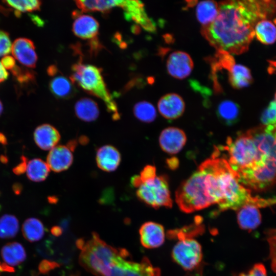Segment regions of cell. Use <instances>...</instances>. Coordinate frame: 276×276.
<instances>
[{"instance_id":"obj_1","label":"cell","mask_w":276,"mask_h":276,"mask_svg":"<svg viewBox=\"0 0 276 276\" xmlns=\"http://www.w3.org/2000/svg\"><path fill=\"white\" fill-rule=\"evenodd\" d=\"M275 12L274 1L221 2L216 18L210 25L202 27L201 32L217 51L240 54L248 49L257 23Z\"/></svg>"},{"instance_id":"obj_2","label":"cell","mask_w":276,"mask_h":276,"mask_svg":"<svg viewBox=\"0 0 276 276\" xmlns=\"http://www.w3.org/2000/svg\"><path fill=\"white\" fill-rule=\"evenodd\" d=\"M248 130L255 144L252 164L236 173L243 186L265 191L276 183V125H262Z\"/></svg>"},{"instance_id":"obj_3","label":"cell","mask_w":276,"mask_h":276,"mask_svg":"<svg viewBox=\"0 0 276 276\" xmlns=\"http://www.w3.org/2000/svg\"><path fill=\"white\" fill-rule=\"evenodd\" d=\"M77 246L81 249L79 256L81 265L97 276H105L117 258L128 252L108 245L96 233H93L91 238L86 242L79 240Z\"/></svg>"},{"instance_id":"obj_4","label":"cell","mask_w":276,"mask_h":276,"mask_svg":"<svg viewBox=\"0 0 276 276\" xmlns=\"http://www.w3.org/2000/svg\"><path fill=\"white\" fill-rule=\"evenodd\" d=\"M70 80L87 93L103 101L112 118L117 120L120 113L117 105L110 95L104 81L102 70L95 65L84 64L81 61L72 67Z\"/></svg>"},{"instance_id":"obj_5","label":"cell","mask_w":276,"mask_h":276,"mask_svg":"<svg viewBox=\"0 0 276 276\" xmlns=\"http://www.w3.org/2000/svg\"><path fill=\"white\" fill-rule=\"evenodd\" d=\"M175 200L180 210L186 213L201 210L213 204L208 193L205 171L201 165L180 185L175 193Z\"/></svg>"},{"instance_id":"obj_6","label":"cell","mask_w":276,"mask_h":276,"mask_svg":"<svg viewBox=\"0 0 276 276\" xmlns=\"http://www.w3.org/2000/svg\"><path fill=\"white\" fill-rule=\"evenodd\" d=\"M136 195L141 201L154 209L171 208L172 206L168 179L166 175L156 176L142 183L137 188Z\"/></svg>"},{"instance_id":"obj_7","label":"cell","mask_w":276,"mask_h":276,"mask_svg":"<svg viewBox=\"0 0 276 276\" xmlns=\"http://www.w3.org/2000/svg\"><path fill=\"white\" fill-rule=\"evenodd\" d=\"M171 255L173 260L188 271L196 270L202 262L201 246L194 238L178 239L172 248Z\"/></svg>"},{"instance_id":"obj_8","label":"cell","mask_w":276,"mask_h":276,"mask_svg":"<svg viewBox=\"0 0 276 276\" xmlns=\"http://www.w3.org/2000/svg\"><path fill=\"white\" fill-rule=\"evenodd\" d=\"M128 252L118 257L105 276H160L159 268L144 257L140 263L126 261Z\"/></svg>"},{"instance_id":"obj_9","label":"cell","mask_w":276,"mask_h":276,"mask_svg":"<svg viewBox=\"0 0 276 276\" xmlns=\"http://www.w3.org/2000/svg\"><path fill=\"white\" fill-rule=\"evenodd\" d=\"M118 6L124 11V15L128 20H133L148 31L155 30L154 22L147 16L143 4L138 1H118Z\"/></svg>"},{"instance_id":"obj_10","label":"cell","mask_w":276,"mask_h":276,"mask_svg":"<svg viewBox=\"0 0 276 276\" xmlns=\"http://www.w3.org/2000/svg\"><path fill=\"white\" fill-rule=\"evenodd\" d=\"M166 65L168 72L172 77L182 79L191 74L193 67V62L188 54L178 51L170 54Z\"/></svg>"},{"instance_id":"obj_11","label":"cell","mask_w":276,"mask_h":276,"mask_svg":"<svg viewBox=\"0 0 276 276\" xmlns=\"http://www.w3.org/2000/svg\"><path fill=\"white\" fill-rule=\"evenodd\" d=\"M187 141L184 131L177 127H170L160 133L159 143L161 149L171 154H176L183 147Z\"/></svg>"},{"instance_id":"obj_12","label":"cell","mask_w":276,"mask_h":276,"mask_svg":"<svg viewBox=\"0 0 276 276\" xmlns=\"http://www.w3.org/2000/svg\"><path fill=\"white\" fill-rule=\"evenodd\" d=\"M14 57L23 65L30 68L36 66L37 55L33 42L26 38H18L11 46Z\"/></svg>"},{"instance_id":"obj_13","label":"cell","mask_w":276,"mask_h":276,"mask_svg":"<svg viewBox=\"0 0 276 276\" xmlns=\"http://www.w3.org/2000/svg\"><path fill=\"white\" fill-rule=\"evenodd\" d=\"M140 241L146 248L152 249L163 245L165 239L163 226L158 223L148 221L144 223L139 230Z\"/></svg>"},{"instance_id":"obj_14","label":"cell","mask_w":276,"mask_h":276,"mask_svg":"<svg viewBox=\"0 0 276 276\" xmlns=\"http://www.w3.org/2000/svg\"><path fill=\"white\" fill-rule=\"evenodd\" d=\"M75 20L72 30L74 34L83 39H90V41L98 39L99 23L93 16L81 15L74 12Z\"/></svg>"},{"instance_id":"obj_15","label":"cell","mask_w":276,"mask_h":276,"mask_svg":"<svg viewBox=\"0 0 276 276\" xmlns=\"http://www.w3.org/2000/svg\"><path fill=\"white\" fill-rule=\"evenodd\" d=\"M72 150L67 145H58L50 150L47 162L50 169L55 172L68 169L73 162Z\"/></svg>"},{"instance_id":"obj_16","label":"cell","mask_w":276,"mask_h":276,"mask_svg":"<svg viewBox=\"0 0 276 276\" xmlns=\"http://www.w3.org/2000/svg\"><path fill=\"white\" fill-rule=\"evenodd\" d=\"M157 107L159 113L164 118L173 120L180 117L183 114L185 104L179 95L171 93L163 96L159 100Z\"/></svg>"},{"instance_id":"obj_17","label":"cell","mask_w":276,"mask_h":276,"mask_svg":"<svg viewBox=\"0 0 276 276\" xmlns=\"http://www.w3.org/2000/svg\"><path fill=\"white\" fill-rule=\"evenodd\" d=\"M96 160L98 167L105 172L114 171L121 161V155L114 146L106 145L100 147L96 152Z\"/></svg>"},{"instance_id":"obj_18","label":"cell","mask_w":276,"mask_h":276,"mask_svg":"<svg viewBox=\"0 0 276 276\" xmlns=\"http://www.w3.org/2000/svg\"><path fill=\"white\" fill-rule=\"evenodd\" d=\"M58 130L49 124L37 126L34 132V140L36 145L43 150H51L60 140Z\"/></svg>"},{"instance_id":"obj_19","label":"cell","mask_w":276,"mask_h":276,"mask_svg":"<svg viewBox=\"0 0 276 276\" xmlns=\"http://www.w3.org/2000/svg\"><path fill=\"white\" fill-rule=\"evenodd\" d=\"M237 212V222L240 228L250 232L260 225L262 216L257 206L251 204H245Z\"/></svg>"},{"instance_id":"obj_20","label":"cell","mask_w":276,"mask_h":276,"mask_svg":"<svg viewBox=\"0 0 276 276\" xmlns=\"http://www.w3.org/2000/svg\"><path fill=\"white\" fill-rule=\"evenodd\" d=\"M1 255L5 263L11 267L20 264L27 257L24 247L17 242L5 244L1 249Z\"/></svg>"},{"instance_id":"obj_21","label":"cell","mask_w":276,"mask_h":276,"mask_svg":"<svg viewBox=\"0 0 276 276\" xmlns=\"http://www.w3.org/2000/svg\"><path fill=\"white\" fill-rule=\"evenodd\" d=\"M75 112L79 119L87 122L95 121L99 115L97 104L88 98L80 99L76 103Z\"/></svg>"},{"instance_id":"obj_22","label":"cell","mask_w":276,"mask_h":276,"mask_svg":"<svg viewBox=\"0 0 276 276\" xmlns=\"http://www.w3.org/2000/svg\"><path fill=\"white\" fill-rule=\"evenodd\" d=\"M239 115V106L232 101L224 100L217 107V116L220 121L226 125L231 126L236 123Z\"/></svg>"},{"instance_id":"obj_23","label":"cell","mask_w":276,"mask_h":276,"mask_svg":"<svg viewBox=\"0 0 276 276\" xmlns=\"http://www.w3.org/2000/svg\"><path fill=\"white\" fill-rule=\"evenodd\" d=\"M49 88L52 94L60 99H69L76 93L74 83L63 76L53 78L50 82Z\"/></svg>"},{"instance_id":"obj_24","label":"cell","mask_w":276,"mask_h":276,"mask_svg":"<svg viewBox=\"0 0 276 276\" xmlns=\"http://www.w3.org/2000/svg\"><path fill=\"white\" fill-rule=\"evenodd\" d=\"M228 80L234 88L240 89L249 85L252 78L249 68L243 65L235 64L228 72Z\"/></svg>"},{"instance_id":"obj_25","label":"cell","mask_w":276,"mask_h":276,"mask_svg":"<svg viewBox=\"0 0 276 276\" xmlns=\"http://www.w3.org/2000/svg\"><path fill=\"white\" fill-rule=\"evenodd\" d=\"M218 13V4L213 1H204L197 4L196 17L202 27L206 26L216 18Z\"/></svg>"},{"instance_id":"obj_26","label":"cell","mask_w":276,"mask_h":276,"mask_svg":"<svg viewBox=\"0 0 276 276\" xmlns=\"http://www.w3.org/2000/svg\"><path fill=\"white\" fill-rule=\"evenodd\" d=\"M24 237L30 242L38 241L45 234V227L42 222L36 218L27 219L22 225Z\"/></svg>"},{"instance_id":"obj_27","label":"cell","mask_w":276,"mask_h":276,"mask_svg":"<svg viewBox=\"0 0 276 276\" xmlns=\"http://www.w3.org/2000/svg\"><path fill=\"white\" fill-rule=\"evenodd\" d=\"M50 168L47 163L40 158H34L27 164L26 169L28 179L34 182L44 180L49 175Z\"/></svg>"},{"instance_id":"obj_28","label":"cell","mask_w":276,"mask_h":276,"mask_svg":"<svg viewBox=\"0 0 276 276\" xmlns=\"http://www.w3.org/2000/svg\"><path fill=\"white\" fill-rule=\"evenodd\" d=\"M254 32L255 36L263 44H270L276 41V27L270 20L263 19L258 21Z\"/></svg>"},{"instance_id":"obj_29","label":"cell","mask_w":276,"mask_h":276,"mask_svg":"<svg viewBox=\"0 0 276 276\" xmlns=\"http://www.w3.org/2000/svg\"><path fill=\"white\" fill-rule=\"evenodd\" d=\"M78 8L82 12H100L107 13L113 7H117V0L76 1Z\"/></svg>"},{"instance_id":"obj_30","label":"cell","mask_w":276,"mask_h":276,"mask_svg":"<svg viewBox=\"0 0 276 276\" xmlns=\"http://www.w3.org/2000/svg\"><path fill=\"white\" fill-rule=\"evenodd\" d=\"M19 231L17 218L11 214H5L0 217V238L11 239L15 237Z\"/></svg>"},{"instance_id":"obj_31","label":"cell","mask_w":276,"mask_h":276,"mask_svg":"<svg viewBox=\"0 0 276 276\" xmlns=\"http://www.w3.org/2000/svg\"><path fill=\"white\" fill-rule=\"evenodd\" d=\"M133 110L135 117L144 123H151L156 117V109L149 102L141 101L136 103Z\"/></svg>"},{"instance_id":"obj_32","label":"cell","mask_w":276,"mask_h":276,"mask_svg":"<svg viewBox=\"0 0 276 276\" xmlns=\"http://www.w3.org/2000/svg\"><path fill=\"white\" fill-rule=\"evenodd\" d=\"M196 222L181 228L170 230L168 236L171 239L178 240L182 238H194L203 232V226L201 224L200 218Z\"/></svg>"},{"instance_id":"obj_33","label":"cell","mask_w":276,"mask_h":276,"mask_svg":"<svg viewBox=\"0 0 276 276\" xmlns=\"http://www.w3.org/2000/svg\"><path fill=\"white\" fill-rule=\"evenodd\" d=\"M3 2L15 10L16 16L19 15L22 12L39 10L41 5V2L37 0L4 1Z\"/></svg>"},{"instance_id":"obj_34","label":"cell","mask_w":276,"mask_h":276,"mask_svg":"<svg viewBox=\"0 0 276 276\" xmlns=\"http://www.w3.org/2000/svg\"><path fill=\"white\" fill-rule=\"evenodd\" d=\"M11 72L16 80L21 84L28 83L32 82L35 79L34 74L32 71L16 65Z\"/></svg>"},{"instance_id":"obj_35","label":"cell","mask_w":276,"mask_h":276,"mask_svg":"<svg viewBox=\"0 0 276 276\" xmlns=\"http://www.w3.org/2000/svg\"><path fill=\"white\" fill-rule=\"evenodd\" d=\"M261 122L263 125H276V101H271L262 114Z\"/></svg>"},{"instance_id":"obj_36","label":"cell","mask_w":276,"mask_h":276,"mask_svg":"<svg viewBox=\"0 0 276 276\" xmlns=\"http://www.w3.org/2000/svg\"><path fill=\"white\" fill-rule=\"evenodd\" d=\"M11 46L8 33L0 30V57L7 55L11 50Z\"/></svg>"},{"instance_id":"obj_37","label":"cell","mask_w":276,"mask_h":276,"mask_svg":"<svg viewBox=\"0 0 276 276\" xmlns=\"http://www.w3.org/2000/svg\"><path fill=\"white\" fill-rule=\"evenodd\" d=\"M238 276H267L265 266L260 263L255 264L248 271L242 272Z\"/></svg>"},{"instance_id":"obj_38","label":"cell","mask_w":276,"mask_h":276,"mask_svg":"<svg viewBox=\"0 0 276 276\" xmlns=\"http://www.w3.org/2000/svg\"><path fill=\"white\" fill-rule=\"evenodd\" d=\"M141 184L148 180L154 179L156 176V168L152 165L146 166L139 175Z\"/></svg>"},{"instance_id":"obj_39","label":"cell","mask_w":276,"mask_h":276,"mask_svg":"<svg viewBox=\"0 0 276 276\" xmlns=\"http://www.w3.org/2000/svg\"><path fill=\"white\" fill-rule=\"evenodd\" d=\"M58 266V264L55 262L44 260L40 263L38 269L41 273L46 274Z\"/></svg>"},{"instance_id":"obj_40","label":"cell","mask_w":276,"mask_h":276,"mask_svg":"<svg viewBox=\"0 0 276 276\" xmlns=\"http://www.w3.org/2000/svg\"><path fill=\"white\" fill-rule=\"evenodd\" d=\"M27 167V158L25 156H21V162L12 170L16 175H19L26 171Z\"/></svg>"},{"instance_id":"obj_41","label":"cell","mask_w":276,"mask_h":276,"mask_svg":"<svg viewBox=\"0 0 276 276\" xmlns=\"http://www.w3.org/2000/svg\"><path fill=\"white\" fill-rule=\"evenodd\" d=\"M1 62L6 70L10 71L16 65L14 58L12 56L8 55L3 57Z\"/></svg>"},{"instance_id":"obj_42","label":"cell","mask_w":276,"mask_h":276,"mask_svg":"<svg viewBox=\"0 0 276 276\" xmlns=\"http://www.w3.org/2000/svg\"><path fill=\"white\" fill-rule=\"evenodd\" d=\"M166 162L168 167L172 170L176 169L179 165L178 159L175 157L167 159Z\"/></svg>"},{"instance_id":"obj_43","label":"cell","mask_w":276,"mask_h":276,"mask_svg":"<svg viewBox=\"0 0 276 276\" xmlns=\"http://www.w3.org/2000/svg\"><path fill=\"white\" fill-rule=\"evenodd\" d=\"M9 73L3 67L0 61V83L7 79Z\"/></svg>"},{"instance_id":"obj_44","label":"cell","mask_w":276,"mask_h":276,"mask_svg":"<svg viewBox=\"0 0 276 276\" xmlns=\"http://www.w3.org/2000/svg\"><path fill=\"white\" fill-rule=\"evenodd\" d=\"M14 271V268L13 267L9 266L4 262H0V273L2 272H13Z\"/></svg>"},{"instance_id":"obj_45","label":"cell","mask_w":276,"mask_h":276,"mask_svg":"<svg viewBox=\"0 0 276 276\" xmlns=\"http://www.w3.org/2000/svg\"><path fill=\"white\" fill-rule=\"evenodd\" d=\"M51 233L55 236H59L62 234V228L59 226H54L51 229Z\"/></svg>"},{"instance_id":"obj_46","label":"cell","mask_w":276,"mask_h":276,"mask_svg":"<svg viewBox=\"0 0 276 276\" xmlns=\"http://www.w3.org/2000/svg\"><path fill=\"white\" fill-rule=\"evenodd\" d=\"M57 68L55 65H51L48 69V73L50 76H54L57 73Z\"/></svg>"},{"instance_id":"obj_47","label":"cell","mask_w":276,"mask_h":276,"mask_svg":"<svg viewBox=\"0 0 276 276\" xmlns=\"http://www.w3.org/2000/svg\"><path fill=\"white\" fill-rule=\"evenodd\" d=\"M21 185L20 183H15L13 186V190L16 194H19L22 190Z\"/></svg>"},{"instance_id":"obj_48","label":"cell","mask_w":276,"mask_h":276,"mask_svg":"<svg viewBox=\"0 0 276 276\" xmlns=\"http://www.w3.org/2000/svg\"><path fill=\"white\" fill-rule=\"evenodd\" d=\"M7 143V139L4 134L0 132V144L5 145Z\"/></svg>"},{"instance_id":"obj_49","label":"cell","mask_w":276,"mask_h":276,"mask_svg":"<svg viewBox=\"0 0 276 276\" xmlns=\"http://www.w3.org/2000/svg\"><path fill=\"white\" fill-rule=\"evenodd\" d=\"M0 159L4 163H7L8 161L7 158L4 156H2L0 158Z\"/></svg>"},{"instance_id":"obj_50","label":"cell","mask_w":276,"mask_h":276,"mask_svg":"<svg viewBox=\"0 0 276 276\" xmlns=\"http://www.w3.org/2000/svg\"><path fill=\"white\" fill-rule=\"evenodd\" d=\"M3 111V106L2 102L0 100V116L2 114Z\"/></svg>"},{"instance_id":"obj_51","label":"cell","mask_w":276,"mask_h":276,"mask_svg":"<svg viewBox=\"0 0 276 276\" xmlns=\"http://www.w3.org/2000/svg\"><path fill=\"white\" fill-rule=\"evenodd\" d=\"M274 101H276V92H275V95H274Z\"/></svg>"},{"instance_id":"obj_52","label":"cell","mask_w":276,"mask_h":276,"mask_svg":"<svg viewBox=\"0 0 276 276\" xmlns=\"http://www.w3.org/2000/svg\"><path fill=\"white\" fill-rule=\"evenodd\" d=\"M275 66H276V63H275Z\"/></svg>"}]
</instances>
